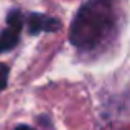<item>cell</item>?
<instances>
[{"label":"cell","instance_id":"1","mask_svg":"<svg viewBox=\"0 0 130 130\" xmlns=\"http://www.w3.org/2000/svg\"><path fill=\"white\" fill-rule=\"evenodd\" d=\"M114 0H87L71 25V43L79 50H92L114 25Z\"/></svg>","mask_w":130,"mask_h":130},{"label":"cell","instance_id":"2","mask_svg":"<svg viewBox=\"0 0 130 130\" xmlns=\"http://www.w3.org/2000/svg\"><path fill=\"white\" fill-rule=\"evenodd\" d=\"M28 31L31 35L41 31H59L61 30V22L53 17H46L41 13H31L28 17Z\"/></svg>","mask_w":130,"mask_h":130},{"label":"cell","instance_id":"3","mask_svg":"<svg viewBox=\"0 0 130 130\" xmlns=\"http://www.w3.org/2000/svg\"><path fill=\"white\" fill-rule=\"evenodd\" d=\"M20 30H22V26H18V25H10V23H8V28L3 30L2 35H0V53H2V51L12 50V48L18 43Z\"/></svg>","mask_w":130,"mask_h":130},{"label":"cell","instance_id":"4","mask_svg":"<svg viewBox=\"0 0 130 130\" xmlns=\"http://www.w3.org/2000/svg\"><path fill=\"white\" fill-rule=\"evenodd\" d=\"M7 77H8V68H7L5 64L0 63V91H2V89H5V86H7Z\"/></svg>","mask_w":130,"mask_h":130},{"label":"cell","instance_id":"5","mask_svg":"<svg viewBox=\"0 0 130 130\" xmlns=\"http://www.w3.org/2000/svg\"><path fill=\"white\" fill-rule=\"evenodd\" d=\"M15 130H35V128H31V127H28V125H18Z\"/></svg>","mask_w":130,"mask_h":130}]
</instances>
